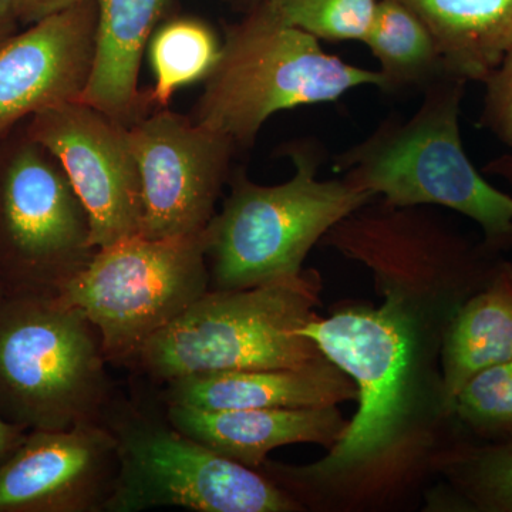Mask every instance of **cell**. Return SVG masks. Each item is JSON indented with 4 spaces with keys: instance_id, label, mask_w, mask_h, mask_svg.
Listing matches in <instances>:
<instances>
[{
    "instance_id": "obj_1",
    "label": "cell",
    "mask_w": 512,
    "mask_h": 512,
    "mask_svg": "<svg viewBox=\"0 0 512 512\" xmlns=\"http://www.w3.org/2000/svg\"><path fill=\"white\" fill-rule=\"evenodd\" d=\"M376 308L346 306L301 329L355 383L357 412L322 460L259 471L299 504L322 490L384 477L427 443V412L448 419L441 400L440 349L447 325L426 306L383 289ZM451 420V419H448Z\"/></svg>"
},
{
    "instance_id": "obj_2",
    "label": "cell",
    "mask_w": 512,
    "mask_h": 512,
    "mask_svg": "<svg viewBox=\"0 0 512 512\" xmlns=\"http://www.w3.org/2000/svg\"><path fill=\"white\" fill-rule=\"evenodd\" d=\"M467 82L444 77L409 119L389 116L333 165L357 190L392 207H444L476 222L495 255L512 251V197L485 180L460 130Z\"/></svg>"
},
{
    "instance_id": "obj_3",
    "label": "cell",
    "mask_w": 512,
    "mask_h": 512,
    "mask_svg": "<svg viewBox=\"0 0 512 512\" xmlns=\"http://www.w3.org/2000/svg\"><path fill=\"white\" fill-rule=\"evenodd\" d=\"M293 175L256 184L245 170L229 175L231 191L204 229L210 289L232 291L295 278L312 248L340 221L375 200L342 177L319 180V147H285Z\"/></svg>"
},
{
    "instance_id": "obj_4",
    "label": "cell",
    "mask_w": 512,
    "mask_h": 512,
    "mask_svg": "<svg viewBox=\"0 0 512 512\" xmlns=\"http://www.w3.org/2000/svg\"><path fill=\"white\" fill-rule=\"evenodd\" d=\"M322 278H295L232 291L210 289L138 350L134 363L161 383L210 373L291 369L323 353L301 329L318 316Z\"/></svg>"
},
{
    "instance_id": "obj_5",
    "label": "cell",
    "mask_w": 512,
    "mask_h": 512,
    "mask_svg": "<svg viewBox=\"0 0 512 512\" xmlns=\"http://www.w3.org/2000/svg\"><path fill=\"white\" fill-rule=\"evenodd\" d=\"M96 326L62 295L0 296V416L22 430L101 421L113 383Z\"/></svg>"
},
{
    "instance_id": "obj_6",
    "label": "cell",
    "mask_w": 512,
    "mask_h": 512,
    "mask_svg": "<svg viewBox=\"0 0 512 512\" xmlns=\"http://www.w3.org/2000/svg\"><path fill=\"white\" fill-rule=\"evenodd\" d=\"M379 84L375 70L326 53L315 36L285 25L261 5L228 26L220 60L191 117L247 148L279 111L332 103L357 87Z\"/></svg>"
},
{
    "instance_id": "obj_7",
    "label": "cell",
    "mask_w": 512,
    "mask_h": 512,
    "mask_svg": "<svg viewBox=\"0 0 512 512\" xmlns=\"http://www.w3.org/2000/svg\"><path fill=\"white\" fill-rule=\"evenodd\" d=\"M119 471L106 512L177 507L197 512H293L302 505L262 471L220 456L173 426L167 414L110 404Z\"/></svg>"
},
{
    "instance_id": "obj_8",
    "label": "cell",
    "mask_w": 512,
    "mask_h": 512,
    "mask_svg": "<svg viewBox=\"0 0 512 512\" xmlns=\"http://www.w3.org/2000/svg\"><path fill=\"white\" fill-rule=\"evenodd\" d=\"M89 214L25 127L0 138V291L60 295L92 261Z\"/></svg>"
},
{
    "instance_id": "obj_9",
    "label": "cell",
    "mask_w": 512,
    "mask_h": 512,
    "mask_svg": "<svg viewBox=\"0 0 512 512\" xmlns=\"http://www.w3.org/2000/svg\"><path fill=\"white\" fill-rule=\"evenodd\" d=\"M208 291L202 231L160 239L134 235L99 248L60 295L96 326L110 363H130Z\"/></svg>"
},
{
    "instance_id": "obj_10",
    "label": "cell",
    "mask_w": 512,
    "mask_h": 512,
    "mask_svg": "<svg viewBox=\"0 0 512 512\" xmlns=\"http://www.w3.org/2000/svg\"><path fill=\"white\" fill-rule=\"evenodd\" d=\"M143 200L140 235L174 238L210 224L237 146L192 117L158 109L128 126Z\"/></svg>"
},
{
    "instance_id": "obj_11",
    "label": "cell",
    "mask_w": 512,
    "mask_h": 512,
    "mask_svg": "<svg viewBox=\"0 0 512 512\" xmlns=\"http://www.w3.org/2000/svg\"><path fill=\"white\" fill-rule=\"evenodd\" d=\"M25 128L62 164L89 214L94 247L140 235V173L126 124L74 100L40 111Z\"/></svg>"
},
{
    "instance_id": "obj_12",
    "label": "cell",
    "mask_w": 512,
    "mask_h": 512,
    "mask_svg": "<svg viewBox=\"0 0 512 512\" xmlns=\"http://www.w3.org/2000/svg\"><path fill=\"white\" fill-rule=\"evenodd\" d=\"M117 471L103 421L30 431L0 463V512H106Z\"/></svg>"
},
{
    "instance_id": "obj_13",
    "label": "cell",
    "mask_w": 512,
    "mask_h": 512,
    "mask_svg": "<svg viewBox=\"0 0 512 512\" xmlns=\"http://www.w3.org/2000/svg\"><path fill=\"white\" fill-rule=\"evenodd\" d=\"M97 16V0H89L33 23L0 47V138L40 111L82 99Z\"/></svg>"
},
{
    "instance_id": "obj_14",
    "label": "cell",
    "mask_w": 512,
    "mask_h": 512,
    "mask_svg": "<svg viewBox=\"0 0 512 512\" xmlns=\"http://www.w3.org/2000/svg\"><path fill=\"white\" fill-rule=\"evenodd\" d=\"M165 414L191 439L252 470H259L271 451L289 444H319L332 450L349 424L338 406L205 410L165 404Z\"/></svg>"
},
{
    "instance_id": "obj_15",
    "label": "cell",
    "mask_w": 512,
    "mask_h": 512,
    "mask_svg": "<svg viewBox=\"0 0 512 512\" xmlns=\"http://www.w3.org/2000/svg\"><path fill=\"white\" fill-rule=\"evenodd\" d=\"M356 402L355 383L328 357L291 369L238 370L167 383L165 404L205 410L309 409Z\"/></svg>"
},
{
    "instance_id": "obj_16",
    "label": "cell",
    "mask_w": 512,
    "mask_h": 512,
    "mask_svg": "<svg viewBox=\"0 0 512 512\" xmlns=\"http://www.w3.org/2000/svg\"><path fill=\"white\" fill-rule=\"evenodd\" d=\"M168 0H97L96 53L83 103L131 126L147 116L138 74Z\"/></svg>"
},
{
    "instance_id": "obj_17",
    "label": "cell",
    "mask_w": 512,
    "mask_h": 512,
    "mask_svg": "<svg viewBox=\"0 0 512 512\" xmlns=\"http://www.w3.org/2000/svg\"><path fill=\"white\" fill-rule=\"evenodd\" d=\"M512 359V262L501 256L487 284L448 323L440 349L441 400L448 419L471 376Z\"/></svg>"
},
{
    "instance_id": "obj_18",
    "label": "cell",
    "mask_w": 512,
    "mask_h": 512,
    "mask_svg": "<svg viewBox=\"0 0 512 512\" xmlns=\"http://www.w3.org/2000/svg\"><path fill=\"white\" fill-rule=\"evenodd\" d=\"M433 33L447 74L487 82L512 49V0H399Z\"/></svg>"
},
{
    "instance_id": "obj_19",
    "label": "cell",
    "mask_w": 512,
    "mask_h": 512,
    "mask_svg": "<svg viewBox=\"0 0 512 512\" xmlns=\"http://www.w3.org/2000/svg\"><path fill=\"white\" fill-rule=\"evenodd\" d=\"M363 43L380 64L377 89L387 96L426 92L448 76L433 33L399 0H379Z\"/></svg>"
},
{
    "instance_id": "obj_20",
    "label": "cell",
    "mask_w": 512,
    "mask_h": 512,
    "mask_svg": "<svg viewBox=\"0 0 512 512\" xmlns=\"http://www.w3.org/2000/svg\"><path fill=\"white\" fill-rule=\"evenodd\" d=\"M222 40L204 20L175 18L158 25L146 53L154 84L146 93L151 109H168L174 94L205 82L220 60Z\"/></svg>"
},
{
    "instance_id": "obj_21",
    "label": "cell",
    "mask_w": 512,
    "mask_h": 512,
    "mask_svg": "<svg viewBox=\"0 0 512 512\" xmlns=\"http://www.w3.org/2000/svg\"><path fill=\"white\" fill-rule=\"evenodd\" d=\"M464 511L512 512V437L500 441L454 440L434 456Z\"/></svg>"
},
{
    "instance_id": "obj_22",
    "label": "cell",
    "mask_w": 512,
    "mask_h": 512,
    "mask_svg": "<svg viewBox=\"0 0 512 512\" xmlns=\"http://www.w3.org/2000/svg\"><path fill=\"white\" fill-rule=\"evenodd\" d=\"M450 417L473 441L512 437V359L471 376L454 397Z\"/></svg>"
},
{
    "instance_id": "obj_23",
    "label": "cell",
    "mask_w": 512,
    "mask_h": 512,
    "mask_svg": "<svg viewBox=\"0 0 512 512\" xmlns=\"http://www.w3.org/2000/svg\"><path fill=\"white\" fill-rule=\"evenodd\" d=\"M379 0H265L285 25L326 42H362L372 28Z\"/></svg>"
},
{
    "instance_id": "obj_24",
    "label": "cell",
    "mask_w": 512,
    "mask_h": 512,
    "mask_svg": "<svg viewBox=\"0 0 512 512\" xmlns=\"http://www.w3.org/2000/svg\"><path fill=\"white\" fill-rule=\"evenodd\" d=\"M484 84L480 126L512 147V49Z\"/></svg>"
},
{
    "instance_id": "obj_25",
    "label": "cell",
    "mask_w": 512,
    "mask_h": 512,
    "mask_svg": "<svg viewBox=\"0 0 512 512\" xmlns=\"http://www.w3.org/2000/svg\"><path fill=\"white\" fill-rule=\"evenodd\" d=\"M20 25L30 26L89 0H8Z\"/></svg>"
},
{
    "instance_id": "obj_26",
    "label": "cell",
    "mask_w": 512,
    "mask_h": 512,
    "mask_svg": "<svg viewBox=\"0 0 512 512\" xmlns=\"http://www.w3.org/2000/svg\"><path fill=\"white\" fill-rule=\"evenodd\" d=\"M25 436V430L13 426L0 416V463L19 446Z\"/></svg>"
},
{
    "instance_id": "obj_27",
    "label": "cell",
    "mask_w": 512,
    "mask_h": 512,
    "mask_svg": "<svg viewBox=\"0 0 512 512\" xmlns=\"http://www.w3.org/2000/svg\"><path fill=\"white\" fill-rule=\"evenodd\" d=\"M19 20L10 8L8 0H0V47L19 33Z\"/></svg>"
},
{
    "instance_id": "obj_28",
    "label": "cell",
    "mask_w": 512,
    "mask_h": 512,
    "mask_svg": "<svg viewBox=\"0 0 512 512\" xmlns=\"http://www.w3.org/2000/svg\"><path fill=\"white\" fill-rule=\"evenodd\" d=\"M483 173L504 178L505 181L512 184V154H504V156L488 161L484 165Z\"/></svg>"
},
{
    "instance_id": "obj_29",
    "label": "cell",
    "mask_w": 512,
    "mask_h": 512,
    "mask_svg": "<svg viewBox=\"0 0 512 512\" xmlns=\"http://www.w3.org/2000/svg\"><path fill=\"white\" fill-rule=\"evenodd\" d=\"M224 2L231 5L232 8L248 13L251 12V10L258 8V6H261L265 0H224Z\"/></svg>"
},
{
    "instance_id": "obj_30",
    "label": "cell",
    "mask_w": 512,
    "mask_h": 512,
    "mask_svg": "<svg viewBox=\"0 0 512 512\" xmlns=\"http://www.w3.org/2000/svg\"><path fill=\"white\" fill-rule=\"evenodd\" d=\"M0 296H2V291H0Z\"/></svg>"
}]
</instances>
